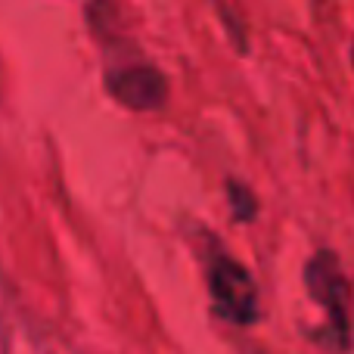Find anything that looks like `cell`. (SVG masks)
I'll list each match as a JSON object with an SVG mask.
<instances>
[{"label":"cell","instance_id":"obj_1","mask_svg":"<svg viewBox=\"0 0 354 354\" xmlns=\"http://www.w3.org/2000/svg\"><path fill=\"white\" fill-rule=\"evenodd\" d=\"M305 283H308L311 299L317 301L326 311V317H330V333H326L324 342L330 345L333 351H345V345H348V314H345L348 286H345V277H342V270H339V261L330 252L314 255L305 268Z\"/></svg>","mask_w":354,"mask_h":354},{"label":"cell","instance_id":"obj_2","mask_svg":"<svg viewBox=\"0 0 354 354\" xmlns=\"http://www.w3.org/2000/svg\"><path fill=\"white\" fill-rule=\"evenodd\" d=\"M208 289H212L214 311L236 326H249L258 320V289L249 270L227 255H218L208 270Z\"/></svg>","mask_w":354,"mask_h":354},{"label":"cell","instance_id":"obj_3","mask_svg":"<svg viewBox=\"0 0 354 354\" xmlns=\"http://www.w3.org/2000/svg\"><path fill=\"white\" fill-rule=\"evenodd\" d=\"M112 97L131 109H159L168 97V84L153 66H128L106 78Z\"/></svg>","mask_w":354,"mask_h":354},{"label":"cell","instance_id":"obj_4","mask_svg":"<svg viewBox=\"0 0 354 354\" xmlns=\"http://www.w3.org/2000/svg\"><path fill=\"white\" fill-rule=\"evenodd\" d=\"M227 196H230V208H233V214H236L239 221H252V218H255L258 205H255V196H252V189L245 187V183L230 180V183H227Z\"/></svg>","mask_w":354,"mask_h":354}]
</instances>
